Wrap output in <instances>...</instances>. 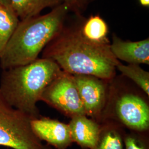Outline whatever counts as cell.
<instances>
[{"instance_id":"cell-7","label":"cell","mask_w":149,"mask_h":149,"mask_svg":"<svg viewBox=\"0 0 149 149\" xmlns=\"http://www.w3.org/2000/svg\"><path fill=\"white\" fill-rule=\"evenodd\" d=\"M73 75L86 116L100 123L106 104L111 80L92 75Z\"/></svg>"},{"instance_id":"cell-12","label":"cell","mask_w":149,"mask_h":149,"mask_svg":"<svg viewBox=\"0 0 149 149\" xmlns=\"http://www.w3.org/2000/svg\"><path fill=\"white\" fill-rule=\"evenodd\" d=\"M11 8L19 21L39 15L48 7L62 3L61 0H10Z\"/></svg>"},{"instance_id":"cell-1","label":"cell","mask_w":149,"mask_h":149,"mask_svg":"<svg viewBox=\"0 0 149 149\" xmlns=\"http://www.w3.org/2000/svg\"><path fill=\"white\" fill-rule=\"evenodd\" d=\"M110 44L87 40L82 35L80 26H64L43 49L42 58L52 60L70 74L92 75L110 80L117 74L120 62L112 53Z\"/></svg>"},{"instance_id":"cell-16","label":"cell","mask_w":149,"mask_h":149,"mask_svg":"<svg viewBox=\"0 0 149 149\" xmlns=\"http://www.w3.org/2000/svg\"><path fill=\"white\" fill-rule=\"evenodd\" d=\"M124 146L125 149H149V132H127Z\"/></svg>"},{"instance_id":"cell-14","label":"cell","mask_w":149,"mask_h":149,"mask_svg":"<svg viewBox=\"0 0 149 149\" xmlns=\"http://www.w3.org/2000/svg\"><path fill=\"white\" fill-rule=\"evenodd\" d=\"M19 22L18 18L12 9L0 6V56Z\"/></svg>"},{"instance_id":"cell-5","label":"cell","mask_w":149,"mask_h":149,"mask_svg":"<svg viewBox=\"0 0 149 149\" xmlns=\"http://www.w3.org/2000/svg\"><path fill=\"white\" fill-rule=\"evenodd\" d=\"M33 119L9 106L0 97V146L12 149H53L32 130Z\"/></svg>"},{"instance_id":"cell-11","label":"cell","mask_w":149,"mask_h":149,"mask_svg":"<svg viewBox=\"0 0 149 149\" xmlns=\"http://www.w3.org/2000/svg\"><path fill=\"white\" fill-rule=\"evenodd\" d=\"M100 124V133L93 149H125L124 138L127 129L117 123L110 120H103Z\"/></svg>"},{"instance_id":"cell-10","label":"cell","mask_w":149,"mask_h":149,"mask_svg":"<svg viewBox=\"0 0 149 149\" xmlns=\"http://www.w3.org/2000/svg\"><path fill=\"white\" fill-rule=\"evenodd\" d=\"M68 125L74 143L81 149L95 148L101 130L100 123L86 115H80L71 118Z\"/></svg>"},{"instance_id":"cell-4","label":"cell","mask_w":149,"mask_h":149,"mask_svg":"<svg viewBox=\"0 0 149 149\" xmlns=\"http://www.w3.org/2000/svg\"><path fill=\"white\" fill-rule=\"evenodd\" d=\"M103 120L117 123L129 131L149 132V96L124 76L116 74L109 81Z\"/></svg>"},{"instance_id":"cell-15","label":"cell","mask_w":149,"mask_h":149,"mask_svg":"<svg viewBox=\"0 0 149 149\" xmlns=\"http://www.w3.org/2000/svg\"><path fill=\"white\" fill-rule=\"evenodd\" d=\"M121 74L132 81L149 96V72L140 67V65H124L120 62L117 66Z\"/></svg>"},{"instance_id":"cell-8","label":"cell","mask_w":149,"mask_h":149,"mask_svg":"<svg viewBox=\"0 0 149 149\" xmlns=\"http://www.w3.org/2000/svg\"><path fill=\"white\" fill-rule=\"evenodd\" d=\"M31 124L38 138L55 149H68L74 144L68 124L41 116L32 119Z\"/></svg>"},{"instance_id":"cell-3","label":"cell","mask_w":149,"mask_h":149,"mask_svg":"<svg viewBox=\"0 0 149 149\" xmlns=\"http://www.w3.org/2000/svg\"><path fill=\"white\" fill-rule=\"evenodd\" d=\"M61 3L47 14L21 21L0 56L3 70L29 64L62 30L69 12Z\"/></svg>"},{"instance_id":"cell-6","label":"cell","mask_w":149,"mask_h":149,"mask_svg":"<svg viewBox=\"0 0 149 149\" xmlns=\"http://www.w3.org/2000/svg\"><path fill=\"white\" fill-rule=\"evenodd\" d=\"M40 101L70 118L86 115L74 75L63 70L44 90Z\"/></svg>"},{"instance_id":"cell-17","label":"cell","mask_w":149,"mask_h":149,"mask_svg":"<svg viewBox=\"0 0 149 149\" xmlns=\"http://www.w3.org/2000/svg\"><path fill=\"white\" fill-rule=\"evenodd\" d=\"M94 0H61L68 7L69 11H72L77 15H80L91 2Z\"/></svg>"},{"instance_id":"cell-2","label":"cell","mask_w":149,"mask_h":149,"mask_svg":"<svg viewBox=\"0 0 149 149\" xmlns=\"http://www.w3.org/2000/svg\"><path fill=\"white\" fill-rule=\"evenodd\" d=\"M62 70L52 60L38 58L29 64L4 70L0 97L9 106L32 119L41 116L37 107L42 94Z\"/></svg>"},{"instance_id":"cell-9","label":"cell","mask_w":149,"mask_h":149,"mask_svg":"<svg viewBox=\"0 0 149 149\" xmlns=\"http://www.w3.org/2000/svg\"><path fill=\"white\" fill-rule=\"evenodd\" d=\"M110 48L114 57L128 64H149V39L136 42L125 41L116 34L112 36Z\"/></svg>"},{"instance_id":"cell-20","label":"cell","mask_w":149,"mask_h":149,"mask_svg":"<svg viewBox=\"0 0 149 149\" xmlns=\"http://www.w3.org/2000/svg\"><path fill=\"white\" fill-rule=\"evenodd\" d=\"M0 6H1V3H0Z\"/></svg>"},{"instance_id":"cell-18","label":"cell","mask_w":149,"mask_h":149,"mask_svg":"<svg viewBox=\"0 0 149 149\" xmlns=\"http://www.w3.org/2000/svg\"><path fill=\"white\" fill-rule=\"evenodd\" d=\"M0 3L2 6H3L9 8H11L10 0H0Z\"/></svg>"},{"instance_id":"cell-19","label":"cell","mask_w":149,"mask_h":149,"mask_svg":"<svg viewBox=\"0 0 149 149\" xmlns=\"http://www.w3.org/2000/svg\"><path fill=\"white\" fill-rule=\"evenodd\" d=\"M140 5L145 7H149V0H139Z\"/></svg>"},{"instance_id":"cell-13","label":"cell","mask_w":149,"mask_h":149,"mask_svg":"<svg viewBox=\"0 0 149 149\" xmlns=\"http://www.w3.org/2000/svg\"><path fill=\"white\" fill-rule=\"evenodd\" d=\"M82 35L94 43L109 44V29L106 21L98 15H92L80 25Z\"/></svg>"}]
</instances>
